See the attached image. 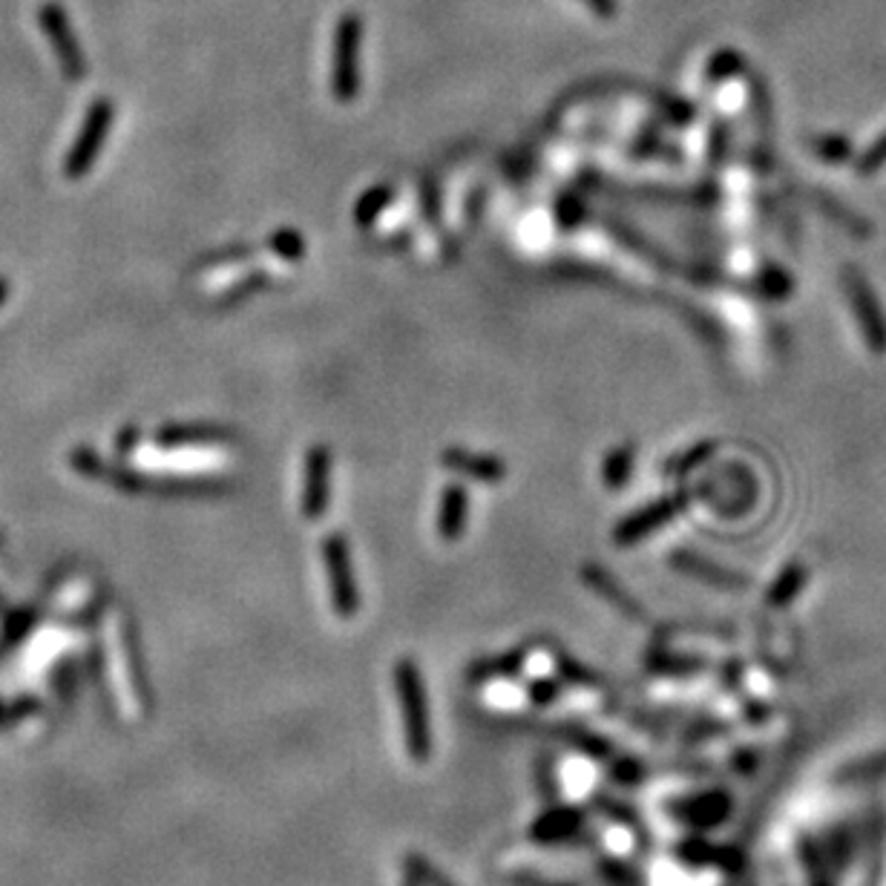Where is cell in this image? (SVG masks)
<instances>
[{"label":"cell","instance_id":"1","mask_svg":"<svg viewBox=\"0 0 886 886\" xmlns=\"http://www.w3.org/2000/svg\"><path fill=\"white\" fill-rule=\"evenodd\" d=\"M395 691L404 711L406 751L415 763H424L432 754V720H429V699L418 665L411 659L395 663Z\"/></svg>","mask_w":886,"mask_h":886},{"label":"cell","instance_id":"2","mask_svg":"<svg viewBox=\"0 0 886 886\" xmlns=\"http://www.w3.org/2000/svg\"><path fill=\"white\" fill-rule=\"evenodd\" d=\"M361 50H363V18L346 12L334 30L332 55V93L340 104H352L361 93Z\"/></svg>","mask_w":886,"mask_h":886},{"label":"cell","instance_id":"3","mask_svg":"<svg viewBox=\"0 0 886 886\" xmlns=\"http://www.w3.org/2000/svg\"><path fill=\"white\" fill-rule=\"evenodd\" d=\"M323 564L329 573V587H332V607L340 619H352L361 611V591L354 582V564L348 555L346 539L340 533L323 539Z\"/></svg>","mask_w":886,"mask_h":886},{"label":"cell","instance_id":"4","mask_svg":"<svg viewBox=\"0 0 886 886\" xmlns=\"http://www.w3.org/2000/svg\"><path fill=\"white\" fill-rule=\"evenodd\" d=\"M113 127V104L107 98L95 102L90 107L87 118H84V127H81L79 138H75L73 150L66 153L64 161V174L66 179H81L93 170L95 156L104 150V142H107V133Z\"/></svg>","mask_w":886,"mask_h":886},{"label":"cell","instance_id":"5","mask_svg":"<svg viewBox=\"0 0 886 886\" xmlns=\"http://www.w3.org/2000/svg\"><path fill=\"white\" fill-rule=\"evenodd\" d=\"M332 498V449L311 447L305 458V487H303V515L317 521Z\"/></svg>","mask_w":886,"mask_h":886},{"label":"cell","instance_id":"6","mask_svg":"<svg viewBox=\"0 0 886 886\" xmlns=\"http://www.w3.org/2000/svg\"><path fill=\"white\" fill-rule=\"evenodd\" d=\"M682 504H685V498L679 496V498H665V501H656V504H650V507H642L636 515H630V519H625L619 527H616V544H636L639 539H645V535H650L663 524H668V521L677 515L679 507Z\"/></svg>","mask_w":886,"mask_h":886},{"label":"cell","instance_id":"7","mask_svg":"<svg viewBox=\"0 0 886 886\" xmlns=\"http://www.w3.org/2000/svg\"><path fill=\"white\" fill-rule=\"evenodd\" d=\"M846 296H849L855 317L861 320V325H864V334L866 340H869V346L875 348V352H884L886 325L884 317L878 314V309H875V296H872V291L866 289L864 277L846 274Z\"/></svg>","mask_w":886,"mask_h":886},{"label":"cell","instance_id":"8","mask_svg":"<svg viewBox=\"0 0 886 886\" xmlns=\"http://www.w3.org/2000/svg\"><path fill=\"white\" fill-rule=\"evenodd\" d=\"M41 23H44V32L50 35L55 52H59L61 70H64L66 79H81L84 75V59H81L79 41H75L70 27H66V18L61 15V9L46 7L44 15H41Z\"/></svg>","mask_w":886,"mask_h":886},{"label":"cell","instance_id":"9","mask_svg":"<svg viewBox=\"0 0 886 886\" xmlns=\"http://www.w3.org/2000/svg\"><path fill=\"white\" fill-rule=\"evenodd\" d=\"M469 519V492L461 483H449L447 490L440 492V510H438V535L444 541H458L463 535V527Z\"/></svg>","mask_w":886,"mask_h":886},{"label":"cell","instance_id":"10","mask_svg":"<svg viewBox=\"0 0 886 886\" xmlns=\"http://www.w3.org/2000/svg\"><path fill=\"white\" fill-rule=\"evenodd\" d=\"M444 467L487 483H496L507 476V467L501 458L469 452V449H447V452H444Z\"/></svg>","mask_w":886,"mask_h":886},{"label":"cell","instance_id":"11","mask_svg":"<svg viewBox=\"0 0 886 886\" xmlns=\"http://www.w3.org/2000/svg\"><path fill=\"white\" fill-rule=\"evenodd\" d=\"M584 823V814L578 812V809H553V812L541 814L539 821L533 823V832L530 835L535 837V841H562V837H570L576 835L578 828H582Z\"/></svg>","mask_w":886,"mask_h":886},{"label":"cell","instance_id":"12","mask_svg":"<svg viewBox=\"0 0 886 886\" xmlns=\"http://www.w3.org/2000/svg\"><path fill=\"white\" fill-rule=\"evenodd\" d=\"M670 564H677L682 573H691V576L702 578V582H711L717 584V587H746V582H742L740 576H734V573H726L722 567H717V564H708L702 562V559H697V555H688V553H677L674 559H670Z\"/></svg>","mask_w":886,"mask_h":886},{"label":"cell","instance_id":"13","mask_svg":"<svg viewBox=\"0 0 886 886\" xmlns=\"http://www.w3.org/2000/svg\"><path fill=\"white\" fill-rule=\"evenodd\" d=\"M584 578H587V584H591L593 591L602 593V596H605L607 602H611V605L619 607V611L625 613V616H642L639 607L634 605V598L627 596V593L622 591L619 584L613 582V576H607V573H602V570H596V567H587V570H584Z\"/></svg>","mask_w":886,"mask_h":886},{"label":"cell","instance_id":"14","mask_svg":"<svg viewBox=\"0 0 886 886\" xmlns=\"http://www.w3.org/2000/svg\"><path fill=\"white\" fill-rule=\"evenodd\" d=\"M222 438L219 429H208V426H170L159 435L161 447H188V444H217Z\"/></svg>","mask_w":886,"mask_h":886},{"label":"cell","instance_id":"15","mask_svg":"<svg viewBox=\"0 0 886 886\" xmlns=\"http://www.w3.org/2000/svg\"><path fill=\"white\" fill-rule=\"evenodd\" d=\"M634 447H619L616 452L607 455V463L602 467V478H605L607 483H611L613 490H619L622 483L630 478V472H634Z\"/></svg>","mask_w":886,"mask_h":886},{"label":"cell","instance_id":"16","mask_svg":"<svg viewBox=\"0 0 886 886\" xmlns=\"http://www.w3.org/2000/svg\"><path fill=\"white\" fill-rule=\"evenodd\" d=\"M406 872H409L411 884L418 886H455L447 875H440V872L420 855L406 857Z\"/></svg>","mask_w":886,"mask_h":886},{"label":"cell","instance_id":"17","mask_svg":"<svg viewBox=\"0 0 886 886\" xmlns=\"http://www.w3.org/2000/svg\"><path fill=\"white\" fill-rule=\"evenodd\" d=\"M726 812H728L726 798H720V794H711L708 800H697V803H694L691 821L708 826V823H717L720 817H726Z\"/></svg>","mask_w":886,"mask_h":886},{"label":"cell","instance_id":"18","mask_svg":"<svg viewBox=\"0 0 886 886\" xmlns=\"http://www.w3.org/2000/svg\"><path fill=\"white\" fill-rule=\"evenodd\" d=\"M800 584H803V573H800L798 567L785 570L783 576H780V582L774 584V591H771V605H785V602L798 593Z\"/></svg>","mask_w":886,"mask_h":886},{"label":"cell","instance_id":"19","mask_svg":"<svg viewBox=\"0 0 886 886\" xmlns=\"http://www.w3.org/2000/svg\"><path fill=\"white\" fill-rule=\"evenodd\" d=\"M271 246H274L277 253L289 257V260H300L305 251V242L294 231H277V237L271 239Z\"/></svg>","mask_w":886,"mask_h":886},{"label":"cell","instance_id":"20","mask_svg":"<svg viewBox=\"0 0 886 886\" xmlns=\"http://www.w3.org/2000/svg\"><path fill=\"white\" fill-rule=\"evenodd\" d=\"M584 7L591 9L596 18H616L619 15V0H582Z\"/></svg>","mask_w":886,"mask_h":886},{"label":"cell","instance_id":"21","mask_svg":"<svg viewBox=\"0 0 886 886\" xmlns=\"http://www.w3.org/2000/svg\"><path fill=\"white\" fill-rule=\"evenodd\" d=\"M884 161H886V138H884V142H878L875 147H872L869 153H866L861 170H864V174H872V170H878V167L884 165Z\"/></svg>","mask_w":886,"mask_h":886},{"label":"cell","instance_id":"22","mask_svg":"<svg viewBox=\"0 0 886 886\" xmlns=\"http://www.w3.org/2000/svg\"><path fill=\"white\" fill-rule=\"evenodd\" d=\"M512 884L515 886H564V884H550V880L539 878V875H527V872L512 875Z\"/></svg>","mask_w":886,"mask_h":886},{"label":"cell","instance_id":"23","mask_svg":"<svg viewBox=\"0 0 886 886\" xmlns=\"http://www.w3.org/2000/svg\"><path fill=\"white\" fill-rule=\"evenodd\" d=\"M389 199V190H377V199H375V208H381L383 202ZM366 213H375V210H366V202H361V222L366 219Z\"/></svg>","mask_w":886,"mask_h":886},{"label":"cell","instance_id":"24","mask_svg":"<svg viewBox=\"0 0 886 886\" xmlns=\"http://www.w3.org/2000/svg\"><path fill=\"white\" fill-rule=\"evenodd\" d=\"M9 296V282L3 280V277H0V305H3V300H7Z\"/></svg>","mask_w":886,"mask_h":886},{"label":"cell","instance_id":"25","mask_svg":"<svg viewBox=\"0 0 886 886\" xmlns=\"http://www.w3.org/2000/svg\"><path fill=\"white\" fill-rule=\"evenodd\" d=\"M409 886H418V884H409Z\"/></svg>","mask_w":886,"mask_h":886}]
</instances>
